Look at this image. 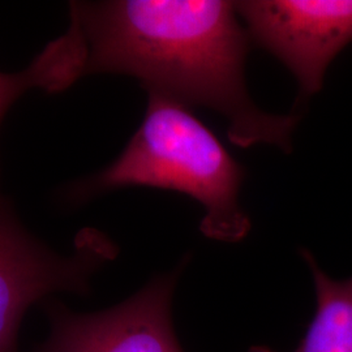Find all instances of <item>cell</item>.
<instances>
[{"instance_id":"52a82bcc","label":"cell","mask_w":352,"mask_h":352,"mask_svg":"<svg viewBox=\"0 0 352 352\" xmlns=\"http://www.w3.org/2000/svg\"><path fill=\"white\" fill-rule=\"evenodd\" d=\"M84 77V54L81 41L74 28L54 39L36 56L30 65L16 74L0 71V124L26 91L39 89L50 93L72 87Z\"/></svg>"},{"instance_id":"3957f363","label":"cell","mask_w":352,"mask_h":352,"mask_svg":"<svg viewBox=\"0 0 352 352\" xmlns=\"http://www.w3.org/2000/svg\"><path fill=\"white\" fill-rule=\"evenodd\" d=\"M115 253L110 240L89 230L72 253L59 254L32 236L0 197V352H16L30 305L56 292H88L90 278Z\"/></svg>"},{"instance_id":"6da1fadb","label":"cell","mask_w":352,"mask_h":352,"mask_svg":"<svg viewBox=\"0 0 352 352\" xmlns=\"http://www.w3.org/2000/svg\"><path fill=\"white\" fill-rule=\"evenodd\" d=\"M69 11L82 41L85 76H131L148 94L221 113L236 146L292 151L298 118L266 113L248 93L251 39L236 1H74Z\"/></svg>"},{"instance_id":"5b68a950","label":"cell","mask_w":352,"mask_h":352,"mask_svg":"<svg viewBox=\"0 0 352 352\" xmlns=\"http://www.w3.org/2000/svg\"><path fill=\"white\" fill-rule=\"evenodd\" d=\"M180 270L153 278L129 299L100 312L50 305V334L36 352H184L171 316Z\"/></svg>"},{"instance_id":"8992f818","label":"cell","mask_w":352,"mask_h":352,"mask_svg":"<svg viewBox=\"0 0 352 352\" xmlns=\"http://www.w3.org/2000/svg\"><path fill=\"white\" fill-rule=\"evenodd\" d=\"M315 282V317L295 352H352V277L334 280L321 270L308 250H300ZM250 352H274L253 347Z\"/></svg>"},{"instance_id":"7a4b0ae2","label":"cell","mask_w":352,"mask_h":352,"mask_svg":"<svg viewBox=\"0 0 352 352\" xmlns=\"http://www.w3.org/2000/svg\"><path fill=\"white\" fill-rule=\"evenodd\" d=\"M244 176L243 166L189 107L148 94L142 123L124 151L100 173L76 183L68 195L85 201L128 187L174 190L201 204L202 235L238 243L251 230L239 200Z\"/></svg>"},{"instance_id":"277c9868","label":"cell","mask_w":352,"mask_h":352,"mask_svg":"<svg viewBox=\"0 0 352 352\" xmlns=\"http://www.w3.org/2000/svg\"><path fill=\"white\" fill-rule=\"evenodd\" d=\"M236 10L252 42L295 76L302 98L322 89L329 65L352 42V0H248Z\"/></svg>"}]
</instances>
